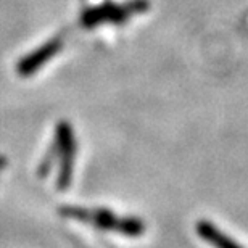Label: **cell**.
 Wrapping results in <instances>:
<instances>
[{"label":"cell","instance_id":"1","mask_svg":"<svg viewBox=\"0 0 248 248\" xmlns=\"http://www.w3.org/2000/svg\"><path fill=\"white\" fill-rule=\"evenodd\" d=\"M60 215L69 219H76L86 224H91L97 229L120 232L126 237H140L145 232V222L136 216H116L107 208L87 210L81 206H62Z\"/></svg>","mask_w":248,"mask_h":248},{"label":"cell","instance_id":"2","mask_svg":"<svg viewBox=\"0 0 248 248\" xmlns=\"http://www.w3.org/2000/svg\"><path fill=\"white\" fill-rule=\"evenodd\" d=\"M148 10L147 0H132L127 3H102L98 7L89 8L82 15V24L86 28L97 26L100 23H115L121 24L129 16L136 13H143Z\"/></svg>","mask_w":248,"mask_h":248},{"label":"cell","instance_id":"3","mask_svg":"<svg viewBox=\"0 0 248 248\" xmlns=\"http://www.w3.org/2000/svg\"><path fill=\"white\" fill-rule=\"evenodd\" d=\"M53 142L58 147V160H60V172H58V179H57V188L63 192L68 190L69 184H71L74 156H76V150H78L73 127L68 121H62L57 124Z\"/></svg>","mask_w":248,"mask_h":248},{"label":"cell","instance_id":"4","mask_svg":"<svg viewBox=\"0 0 248 248\" xmlns=\"http://www.w3.org/2000/svg\"><path fill=\"white\" fill-rule=\"evenodd\" d=\"M62 48H63V41L60 37L50 39V41H47L44 46L37 47L36 50H32L31 53H28L26 57H23L16 64V73L21 78L32 76V74L37 73L48 60H52Z\"/></svg>","mask_w":248,"mask_h":248},{"label":"cell","instance_id":"5","mask_svg":"<svg viewBox=\"0 0 248 248\" xmlns=\"http://www.w3.org/2000/svg\"><path fill=\"white\" fill-rule=\"evenodd\" d=\"M197 232L203 240L211 244L215 248H244L239 245L234 239H231L229 235L224 234L222 231H219L217 227L210 221H198L197 222Z\"/></svg>","mask_w":248,"mask_h":248},{"label":"cell","instance_id":"6","mask_svg":"<svg viewBox=\"0 0 248 248\" xmlns=\"http://www.w3.org/2000/svg\"><path fill=\"white\" fill-rule=\"evenodd\" d=\"M7 158H5V156H0V171H2V170H5V168H7Z\"/></svg>","mask_w":248,"mask_h":248}]
</instances>
